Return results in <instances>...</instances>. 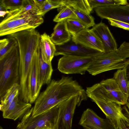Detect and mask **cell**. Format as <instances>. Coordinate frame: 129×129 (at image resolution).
<instances>
[{
  "instance_id": "6da1fadb",
  "label": "cell",
  "mask_w": 129,
  "mask_h": 129,
  "mask_svg": "<svg viewBox=\"0 0 129 129\" xmlns=\"http://www.w3.org/2000/svg\"><path fill=\"white\" fill-rule=\"evenodd\" d=\"M77 95L87 96L86 91L72 77L63 76L59 80H52L35 101L32 115L36 116L46 112Z\"/></svg>"
},
{
  "instance_id": "7a4b0ae2",
  "label": "cell",
  "mask_w": 129,
  "mask_h": 129,
  "mask_svg": "<svg viewBox=\"0 0 129 129\" xmlns=\"http://www.w3.org/2000/svg\"><path fill=\"white\" fill-rule=\"evenodd\" d=\"M17 41L19 54V98L28 103V77L33 56L40 47V41L36 38L29 36L20 37Z\"/></svg>"
},
{
  "instance_id": "3957f363",
  "label": "cell",
  "mask_w": 129,
  "mask_h": 129,
  "mask_svg": "<svg viewBox=\"0 0 129 129\" xmlns=\"http://www.w3.org/2000/svg\"><path fill=\"white\" fill-rule=\"evenodd\" d=\"M43 22L42 17L37 13L20 14L9 12L0 23V36L9 35L30 29H35Z\"/></svg>"
},
{
  "instance_id": "277c9868",
  "label": "cell",
  "mask_w": 129,
  "mask_h": 129,
  "mask_svg": "<svg viewBox=\"0 0 129 129\" xmlns=\"http://www.w3.org/2000/svg\"><path fill=\"white\" fill-rule=\"evenodd\" d=\"M86 92L87 96L97 104L115 129H118L119 119L125 117L122 112L121 105L109 99L100 83L87 87Z\"/></svg>"
},
{
  "instance_id": "5b68a950",
  "label": "cell",
  "mask_w": 129,
  "mask_h": 129,
  "mask_svg": "<svg viewBox=\"0 0 129 129\" xmlns=\"http://www.w3.org/2000/svg\"><path fill=\"white\" fill-rule=\"evenodd\" d=\"M19 54L18 45L0 60V96L14 84L19 83Z\"/></svg>"
},
{
  "instance_id": "8992f818",
  "label": "cell",
  "mask_w": 129,
  "mask_h": 129,
  "mask_svg": "<svg viewBox=\"0 0 129 129\" xmlns=\"http://www.w3.org/2000/svg\"><path fill=\"white\" fill-rule=\"evenodd\" d=\"M33 107L24 115L16 129H55L58 115L59 105L50 110L33 116Z\"/></svg>"
},
{
  "instance_id": "52a82bcc",
  "label": "cell",
  "mask_w": 129,
  "mask_h": 129,
  "mask_svg": "<svg viewBox=\"0 0 129 129\" xmlns=\"http://www.w3.org/2000/svg\"><path fill=\"white\" fill-rule=\"evenodd\" d=\"M126 59L119 55L116 51L109 52H102L95 57L87 71L95 76L108 71L123 69Z\"/></svg>"
},
{
  "instance_id": "ba28073f",
  "label": "cell",
  "mask_w": 129,
  "mask_h": 129,
  "mask_svg": "<svg viewBox=\"0 0 129 129\" xmlns=\"http://www.w3.org/2000/svg\"><path fill=\"white\" fill-rule=\"evenodd\" d=\"M95 57L64 55L58 60L57 68L64 74L83 75Z\"/></svg>"
},
{
  "instance_id": "9c48e42d",
  "label": "cell",
  "mask_w": 129,
  "mask_h": 129,
  "mask_svg": "<svg viewBox=\"0 0 129 129\" xmlns=\"http://www.w3.org/2000/svg\"><path fill=\"white\" fill-rule=\"evenodd\" d=\"M86 96L77 95L59 104L58 115L55 129H72V119L76 106H79Z\"/></svg>"
},
{
  "instance_id": "30bf717a",
  "label": "cell",
  "mask_w": 129,
  "mask_h": 129,
  "mask_svg": "<svg viewBox=\"0 0 129 129\" xmlns=\"http://www.w3.org/2000/svg\"><path fill=\"white\" fill-rule=\"evenodd\" d=\"M40 47L34 55L28 79L27 89L29 103L35 102L41 89L39 85V51Z\"/></svg>"
},
{
  "instance_id": "8fae6325",
  "label": "cell",
  "mask_w": 129,
  "mask_h": 129,
  "mask_svg": "<svg viewBox=\"0 0 129 129\" xmlns=\"http://www.w3.org/2000/svg\"><path fill=\"white\" fill-rule=\"evenodd\" d=\"M55 56L59 55L80 56H95L102 52L77 44L71 40L64 44L56 46Z\"/></svg>"
},
{
  "instance_id": "7c38bea8",
  "label": "cell",
  "mask_w": 129,
  "mask_h": 129,
  "mask_svg": "<svg viewBox=\"0 0 129 129\" xmlns=\"http://www.w3.org/2000/svg\"><path fill=\"white\" fill-rule=\"evenodd\" d=\"M79 124L84 129H115L107 119L101 118L89 108L83 112Z\"/></svg>"
},
{
  "instance_id": "4fadbf2b",
  "label": "cell",
  "mask_w": 129,
  "mask_h": 129,
  "mask_svg": "<svg viewBox=\"0 0 129 129\" xmlns=\"http://www.w3.org/2000/svg\"><path fill=\"white\" fill-rule=\"evenodd\" d=\"M71 39L75 43L86 48L105 52L102 42L91 29H84L75 36L72 37Z\"/></svg>"
},
{
  "instance_id": "5bb4252c",
  "label": "cell",
  "mask_w": 129,
  "mask_h": 129,
  "mask_svg": "<svg viewBox=\"0 0 129 129\" xmlns=\"http://www.w3.org/2000/svg\"><path fill=\"white\" fill-rule=\"evenodd\" d=\"M94 9L101 18L113 19L129 23V5L100 7Z\"/></svg>"
},
{
  "instance_id": "9a60e30c",
  "label": "cell",
  "mask_w": 129,
  "mask_h": 129,
  "mask_svg": "<svg viewBox=\"0 0 129 129\" xmlns=\"http://www.w3.org/2000/svg\"><path fill=\"white\" fill-rule=\"evenodd\" d=\"M91 29L102 42L105 52L117 50V45L116 40L108 27L105 23L101 22L95 24Z\"/></svg>"
},
{
  "instance_id": "2e32d148",
  "label": "cell",
  "mask_w": 129,
  "mask_h": 129,
  "mask_svg": "<svg viewBox=\"0 0 129 129\" xmlns=\"http://www.w3.org/2000/svg\"><path fill=\"white\" fill-rule=\"evenodd\" d=\"M100 83L111 101L121 105L126 104L128 96L121 91L113 78L103 80Z\"/></svg>"
},
{
  "instance_id": "e0dca14e",
  "label": "cell",
  "mask_w": 129,
  "mask_h": 129,
  "mask_svg": "<svg viewBox=\"0 0 129 129\" xmlns=\"http://www.w3.org/2000/svg\"><path fill=\"white\" fill-rule=\"evenodd\" d=\"M19 96L16 97L8 108L3 112V118L15 121L23 116L31 108V104L22 101Z\"/></svg>"
},
{
  "instance_id": "ac0fdd59",
  "label": "cell",
  "mask_w": 129,
  "mask_h": 129,
  "mask_svg": "<svg viewBox=\"0 0 129 129\" xmlns=\"http://www.w3.org/2000/svg\"><path fill=\"white\" fill-rule=\"evenodd\" d=\"M50 38L56 46L63 45L70 41L72 37L67 26L66 20L57 22Z\"/></svg>"
},
{
  "instance_id": "d6986e66",
  "label": "cell",
  "mask_w": 129,
  "mask_h": 129,
  "mask_svg": "<svg viewBox=\"0 0 129 129\" xmlns=\"http://www.w3.org/2000/svg\"><path fill=\"white\" fill-rule=\"evenodd\" d=\"M41 54L43 60L48 64L51 63L55 56L56 45L51 40L50 36L46 33L41 35L40 42Z\"/></svg>"
},
{
  "instance_id": "ffe728a7",
  "label": "cell",
  "mask_w": 129,
  "mask_h": 129,
  "mask_svg": "<svg viewBox=\"0 0 129 129\" xmlns=\"http://www.w3.org/2000/svg\"><path fill=\"white\" fill-rule=\"evenodd\" d=\"M38 71L39 85L41 89L43 85L49 84L51 82L53 69L51 63H47L43 60L40 47L39 51Z\"/></svg>"
},
{
  "instance_id": "44dd1931",
  "label": "cell",
  "mask_w": 129,
  "mask_h": 129,
  "mask_svg": "<svg viewBox=\"0 0 129 129\" xmlns=\"http://www.w3.org/2000/svg\"><path fill=\"white\" fill-rule=\"evenodd\" d=\"M20 86L19 83L14 84L0 98V110L2 112L6 109L17 96L19 95Z\"/></svg>"
},
{
  "instance_id": "7402d4cb",
  "label": "cell",
  "mask_w": 129,
  "mask_h": 129,
  "mask_svg": "<svg viewBox=\"0 0 129 129\" xmlns=\"http://www.w3.org/2000/svg\"><path fill=\"white\" fill-rule=\"evenodd\" d=\"M61 3L62 7L69 6L88 15L93 10L88 0H61Z\"/></svg>"
},
{
  "instance_id": "603a6c76",
  "label": "cell",
  "mask_w": 129,
  "mask_h": 129,
  "mask_svg": "<svg viewBox=\"0 0 129 129\" xmlns=\"http://www.w3.org/2000/svg\"><path fill=\"white\" fill-rule=\"evenodd\" d=\"M113 78L117 83L121 91L128 97L129 96V83L126 77L124 68L118 69L114 73Z\"/></svg>"
},
{
  "instance_id": "cb8c5ba5",
  "label": "cell",
  "mask_w": 129,
  "mask_h": 129,
  "mask_svg": "<svg viewBox=\"0 0 129 129\" xmlns=\"http://www.w3.org/2000/svg\"><path fill=\"white\" fill-rule=\"evenodd\" d=\"M18 45L17 40L14 37L8 36V37L0 41V60Z\"/></svg>"
},
{
  "instance_id": "d4e9b609",
  "label": "cell",
  "mask_w": 129,
  "mask_h": 129,
  "mask_svg": "<svg viewBox=\"0 0 129 129\" xmlns=\"http://www.w3.org/2000/svg\"><path fill=\"white\" fill-rule=\"evenodd\" d=\"M92 9L103 7H113L119 5H129L126 0H88Z\"/></svg>"
},
{
  "instance_id": "484cf974",
  "label": "cell",
  "mask_w": 129,
  "mask_h": 129,
  "mask_svg": "<svg viewBox=\"0 0 129 129\" xmlns=\"http://www.w3.org/2000/svg\"><path fill=\"white\" fill-rule=\"evenodd\" d=\"M38 8L35 4L34 0H23L22 5L20 9L13 11H9V13L20 14L30 12L38 13Z\"/></svg>"
},
{
  "instance_id": "4316f807",
  "label": "cell",
  "mask_w": 129,
  "mask_h": 129,
  "mask_svg": "<svg viewBox=\"0 0 129 129\" xmlns=\"http://www.w3.org/2000/svg\"><path fill=\"white\" fill-rule=\"evenodd\" d=\"M70 19H77V16L75 13L74 9L68 6L63 7L56 16L53 21L59 22Z\"/></svg>"
},
{
  "instance_id": "83f0119b",
  "label": "cell",
  "mask_w": 129,
  "mask_h": 129,
  "mask_svg": "<svg viewBox=\"0 0 129 129\" xmlns=\"http://www.w3.org/2000/svg\"><path fill=\"white\" fill-rule=\"evenodd\" d=\"M68 30L71 36H74L84 29L85 26L77 19H70L66 20Z\"/></svg>"
},
{
  "instance_id": "f1b7e54d",
  "label": "cell",
  "mask_w": 129,
  "mask_h": 129,
  "mask_svg": "<svg viewBox=\"0 0 129 129\" xmlns=\"http://www.w3.org/2000/svg\"><path fill=\"white\" fill-rule=\"evenodd\" d=\"M62 7L61 0H46L43 6L39 9L38 14L43 17L51 9Z\"/></svg>"
},
{
  "instance_id": "f546056e",
  "label": "cell",
  "mask_w": 129,
  "mask_h": 129,
  "mask_svg": "<svg viewBox=\"0 0 129 129\" xmlns=\"http://www.w3.org/2000/svg\"><path fill=\"white\" fill-rule=\"evenodd\" d=\"M74 11L77 16V19L84 25L86 28L93 27L95 24L94 18L92 16L74 9Z\"/></svg>"
},
{
  "instance_id": "4dcf8cb0",
  "label": "cell",
  "mask_w": 129,
  "mask_h": 129,
  "mask_svg": "<svg viewBox=\"0 0 129 129\" xmlns=\"http://www.w3.org/2000/svg\"><path fill=\"white\" fill-rule=\"evenodd\" d=\"M0 3L8 10L13 11L19 9L21 7L23 0H0Z\"/></svg>"
},
{
  "instance_id": "1f68e13d",
  "label": "cell",
  "mask_w": 129,
  "mask_h": 129,
  "mask_svg": "<svg viewBox=\"0 0 129 129\" xmlns=\"http://www.w3.org/2000/svg\"><path fill=\"white\" fill-rule=\"evenodd\" d=\"M116 52L119 55L125 59L129 57V42H123L117 48Z\"/></svg>"
},
{
  "instance_id": "d6a6232c",
  "label": "cell",
  "mask_w": 129,
  "mask_h": 129,
  "mask_svg": "<svg viewBox=\"0 0 129 129\" xmlns=\"http://www.w3.org/2000/svg\"><path fill=\"white\" fill-rule=\"evenodd\" d=\"M108 20L111 25L129 31V23L111 19Z\"/></svg>"
},
{
  "instance_id": "836d02e7",
  "label": "cell",
  "mask_w": 129,
  "mask_h": 129,
  "mask_svg": "<svg viewBox=\"0 0 129 129\" xmlns=\"http://www.w3.org/2000/svg\"><path fill=\"white\" fill-rule=\"evenodd\" d=\"M118 129H129V119L126 116L121 117L118 122Z\"/></svg>"
},
{
  "instance_id": "e575fe53",
  "label": "cell",
  "mask_w": 129,
  "mask_h": 129,
  "mask_svg": "<svg viewBox=\"0 0 129 129\" xmlns=\"http://www.w3.org/2000/svg\"><path fill=\"white\" fill-rule=\"evenodd\" d=\"M124 68L125 70L126 77L129 83V59L126 61Z\"/></svg>"
},
{
  "instance_id": "d590c367",
  "label": "cell",
  "mask_w": 129,
  "mask_h": 129,
  "mask_svg": "<svg viewBox=\"0 0 129 129\" xmlns=\"http://www.w3.org/2000/svg\"><path fill=\"white\" fill-rule=\"evenodd\" d=\"M123 107L124 111V115L129 119V96H128L127 102Z\"/></svg>"
},
{
  "instance_id": "8d00e7d4",
  "label": "cell",
  "mask_w": 129,
  "mask_h": 129,
  "mask_svg": "<svg viewBox=\"0 0 129 129\" xmlns=\"http://www.w3.org/2000/svg\"><path fill=\"white\" fill-rule=\"evenodd\" d=\"M34 1L35 4L39 9L43 6L46 0H34Z\"/></svg>"
},
{
  "instance_id": "74e56055",
  "label": "cell",
  "mask_w": 129,
  "mask_h": 129,
  "mask_svg": "<svg viewBox=\"0 0 129 129\" xmlns=\"http://www.w3.org/2000/svg\"><path fill=\"white\" fill-rule=\"evenodd\" d=\"M0 11H8L6 8L0 3Z\"/></svg>"
},
{
  "instance_id": "f35d334b",
  "label": "cell",
  "mask_w": 129,
  "mask_h": 129,
  "mask_svg": "<svg viewBox=\"0 0 129 129\" xmlns=\"http://www.w3.org/2000/svg\"><path fill=\"white\" fill-rule=\"evenodd\" d=\"M9 11H0V16L1 17H3L6 14H8L9 13Z\"/></svg>"
},
{
  "instance_id": "ab89813d",
  "label": "cell",
  "mask_w": 129,
  "mask_h": 129,
  "mask_svg": "<svg viewBox=\"0 0 129 129\" xmlns=\"http://www.w3.org/2000/svg\"><path fill=\"white\" fill-rule=\"evenodd\" d=\"M0 129H4L3 128V127L2 126H1L0 127Z\"/></svg>"
},
{
  "instance_id": "60d3db41",
  "label": "cell",
  "mask_w": 129,
  "mask_h": 129,
  "mask_svg": "<svg viewBox=\"0 0 129 129\" xmlns=\"http://www.w3.org/2000/svg\"></svg>"
}]
</instances>
